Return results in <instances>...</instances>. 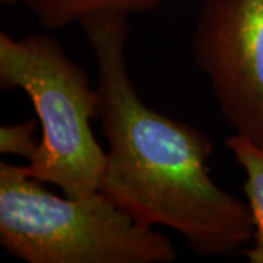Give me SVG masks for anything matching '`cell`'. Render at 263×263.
<instances>
[{
    "mask_svg": "<svg viewBox=\"0 0 263 263\" xmlns=\"http://www.w3.org/2000/svg\"><path fill=\"white\" fill-rule=\"evenodd\" d=\"M192 57L234 133L263 148V0H205Z\"/></svg>",
    "mask_w": 263,
    "mask_h": 263,
    "instance_id": "4",
    "label": "cell"
},
{
    "mask_svg": "<svg viewBox=\"0 0 263 263\" xmlns=\"http://www.w3.org/2000/svg\"><path fill=\"white\" fill-rule=\"evenodd\" d=\"M79 25L94 53L107 141L100 190L142 224L179 233L197 256L243 252L254 234L250 206L211 177L206 133L142 101L127 69L129 18L95 15Z\"/></svg>",
    "mask_w": 263,
    "mask_h": 263,
    "instance_id": "1",
    "label": "cell"
},
{
    "mask_svg": "<svg viewBox=\"0 0 263 263\" xmlns=\"http://www.w3.org/2000/svg\"><path fill=\"white\" fill-rule=\"evenodd\" d=\"M0 86L28 95L41 124L37 155L24 173L54 184L70 197L98 192L105 151L91 122L98 117V92L85 67L73 62L48 34L12 38L0 32Z\"/></svg>",
    "mask_w": 263,
    "mask_h": 263,
    "instance_id": "3",
    "label": "cell"
},
{
    "mask_svg": "<svg viewBox=\"0 0 263 263\" xmlns=\"http://www.w3.org/2000/svg\"><path fill=\"white\" fill-rule=\"evenodd\" d=\"M0 246L27 263H173L168 237L101 190L57 196L22 165L0 162Z\"/></svg>",
    "mask_w": 263,
    "mask_h": 263,
    "instance_id": "2",
    "label": "cell"
},
{
    "mask_svg": "<svg viewBox=\"0 0 263 263\" xmlns=\"http://www.w3.org/2000/svg\"><path fill=\"white\" fill-rule=\"evenodd\" d=\"M38 120L29 119L27 122L8 124L0 127V152L6 155H16L24 160H32L40 149V143L35 138Z\"/></svg>",
    "mask_w": 263,
    "mask_h": 263,
    "instance_id": "7",
    "label": "cell"
},
{
    "mask_svg": "<svg viewBox=\"0 0 263 263\" xmlns=\"http://www.w3.org/2000/svg\"><path fill=\"white\" fill-rule=\"evenodd\" d=\"M196 2H199V3H202V2H205V0H196Z\"/></svg>",
    "mask_w": 263,
    "mask_h": 263,
    "instance_id": "9",
    "label": "cell"
},
{
    "mask_svg": "<svg viewBox=\"0 0 263 263\" xmlns=\"http://www.w3.org/2000/svg\"><path fill=\"white\" fill-rule=\"evenodd\" d=\"M226 146L245 173L246 200L253 216V238L243 254L249 263H263V148L238 133L227 138Z\"/></svg>",
    "mask_w": 263,
    "mask_h": 263,
    "instance_id": "6",
    "label": "cell"
},
{
    "mask_svg": "<svg viewBox=\"0 0 263 263\" xmlns=\"http://www.w3.org/2000/svg\"><path fill=\"white\" fill-rule=\"evenodd\" d=\"M41 27L50 31L95 15L130 16L158 9L167 0H22Z\"/></svg>",
    "mask_w": 263,
    "mask_h": 263,
    "instance_id": "5",
    "label": "cell"
},
{
    "mask_svg": "<svg viewBox=\"0 0 263 263\" xmlns=\"http://www.w3.org/2000/svg\"><path fill=\"white\" fill-rule=\"evenodd\" d=\"M3 5H8V6H12V5H16L19 2H22V0H0Z\"/></svg>",
    "mask_w": 263,
    "mask_h": 263,
    "instance_id": "8",
    "label": "cell"
}]
</instances>
